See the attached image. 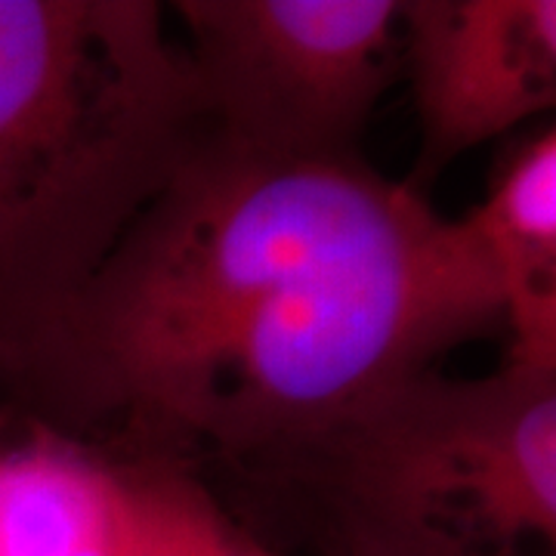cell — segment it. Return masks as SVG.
Returning <instances> with one entry per match:
<instances>
[{"label":"cell","mask_w":556,"mask_h":556,"mask_svg":"<svg viewBox=\"0 0 556 556\" xmlns=\"http://www.w3.org/2000/svg\"><path fill=\"white\" fill-rule=\"evenodd\" d=\"M207 137L278 161L356 159L402 72V0H182Z\"/></svg>","instance_id":"cell-4"},{"label":"cell","mask_w":556,"mask_h":556,"mask_svg":"<svg viewBox=\"0 0 556 556\" xmlns=\"http://www.w3.org/2000/svg\"><path fill=\"white\" fill-rule=\"evenodd\" d=\"M325 556H470L445 541L340 517Z\"/></svg>","instance_id":"cell-9"},{"label":"cell","mask_w":556,"mask_h":556,"mask_svg":"<svg viewBox=\"0 0 556 556\" xmlns=\"http://www.w3.org/2000/svg\"><path fill=\"white\" fill-rule=\"evenodd\" d=\"M492 331V278L408 182L362 155L254 159L207 137L28 346L0 405L62 433L112 427L146 457L291 464Z\"/></svg>","instance_id":"cell-1"},{"label":"cell","mask_w":556,"mask_h":556,"mask_svg":"<svg viewBox=\"0 0 556 556\" xmlns=\"http://www.w3.org/2000/svg\"><path fill=\"white\" fill-rule=\"evenodd\" d=\"M0 556H134L124 464L0 405Z\"/></svg>","instance_id":"cell-6"},{"label":"cell","mask_w":556,"mask_h":556,"mask_svg":"<svg viewBox=\"0 0 556 556\" xmlns=\"http://www.w3.org/2000/svg\"><path fill=\"white\" fill-rule=\"evenodd\" d=\"M204 142L159 3L0 0V390Z\"/></svg>","instance_id":"cell-2"},{"label":"cell","mask_w":556,"mask_h":556,"mask_svg":"<svg viewBox=\"0 0 556 556\" xmlns=\"http://www.w3.org/2000/svg\"><path fill=\"white\" fill-rule=\"evenodd\" d=\"M291 467L340 517L517 556L556 538V362L504 353L479 378L427 371L343 420Z\"/></svg>","instance_id":"cell-3"},{"label":"cell","mask_w":556,"mask_h":556,"mask_svg":"<svg viewBox=\"0 0 556 556\" xmlns=\"http://www.w3.org/2000/svg\"><path fill=\"white\" fill-rule=\"evenodd\" d=\"M124 473L134 497V556H278L177 460L139 457Z\"/></svg>","instance_id":"cell-8"},{"label":"cell","mask_w":556,"mask_h":556,"mask_svg":"<svg viewBox=\"0 0 556 556\" xmlns=\"http://www.w3.org/2000/svg\"><path fill=\"white\" fill-rule=\"evenodd\" d=\"M402 72L415 97L420 152L412 177L430 179L464 152L554 109V0H408Z\"/></svg>","instance_id":"cell-5"},{"label":"cell","mask_w":556,"mask_h":556,"mask_svg":"<svg viewBox=\"0 0 556 556\" xmlns=\"http://www.w3.org/2000/svg\"><path fill=\"white\" fill-rule=\"evenodd\" d=\"M457 229L495 285L507 353L556 362V134L522 139Z\"/></svg>","instance_id":"cell-7"}]
</instances>
